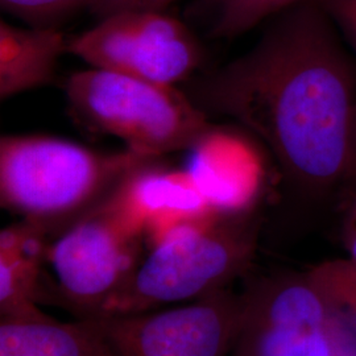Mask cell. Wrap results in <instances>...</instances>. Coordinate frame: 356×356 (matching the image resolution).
<instances>
[{"label":"cell","mask_w":356,"mask_h":356,"mask_svg":"<svg viewBox=\"0 0 356 356\" xmlns=\"http://www.w3.org/2000/svg\"><path fill=\"white\" fill-rule=\"evenodd\" d=\"M186 170L216 210L257 204V175L247 164L239 141L214 128L191 147Z\"/></svg>","instance_id":"30bf717a"},{"label":"cell","mask_w":356,"mask_h":356,"mask_svg":"<svg viewBox=\"0 0 356 356\" xmlns=\"http://www.w3.org/2000/svg\"><path fill=\"white\" fill-rule=\"evenodd\" d=\"M302 0H216L210 29L214 38L232 40L252 31Z\"/></svg>","instance_id":"5bb4252c"},{"label":"cell","mask_w":356,"mask_h":356,"mask_svg":"<svg viewBox=\"0 0 356 356\" xmlns=\"http://www.w3.org/2000/svg\"><path fill=\"white\" fill-rule=\"evenodd\" d=\"M261 227L259 204L178 225L154 243L104 317L145 313L229 289L252 266Z\"/></svg>","instance_id":"3957f363"},{"label":"cell","mask_w":356,"mask_h":356,"mask_svg":"<svg viewBox=\"0 0 356 356\" xmlns=\"http://www.w3.org/2000/svg\"><path fill=\"white\" fill-rule=\"evenodd\" d=\"M113 194L47 248L54 273L51 297L78 319L103 318L139 267L144 232Z\"/></svg>","instance_id":"8992f818"},{"label":"cell","mask_w":356,"mask_h":356,"mask_svg":"<svg viewBox=\"0 0 356 356\" xmlns=\"http://www.w3.org/2000/svg\"><path fill=\"white\" fill-rule=\"evenodd\" d=\"M347 186L356 184V104L353 113L350 135H348V154H347Z\"/></svg>","instance_id":"ffe728a7"},{"label":"cell","mask_w":356,"mask_h":356,"mask_svg":"<svg viewBox=\"0 0 356 356\" xmlns=\"http://www.w3.org/2000/svg\"><path fill=\"white\" fill-rule=\"evenodd\" d=\"M356 60V0H316Z\"/></svg>","instance_id":"e0dca14e"},{"label":"cell","mask_w":356,"mask_h":356,"mask_svg":"<svg viewBox=\"0 0 356 356\" xmlns=\"http://www.w3.org/2000/svg\"><path fill=\"white\" fill-rule=\"evenodd\" d=\"M48 234L23 220L0 234V317L38 319L47 317L38 302L42 297L40 266L45 259Z\"/></svg>","instance_id":"8fae6325"},{"label":"cell","mask_w":356,"mask_h":356,"mask_svg":"<svg viewBox=\"0 0 356 356\" xmlns=\"http://www.w3.org/2000/svg\"><path fill=\"white\" fill-rule=\"evenodd\" d=\"M127 148L95 152L74 141L45 135L0 139L1 206L51 232H64L95 210L132 173L152 164Z\"/></svg>","instance_id":"7a4b0ae2"},{"label":"cell","mask_w":356,"mask_h":356,"mask_svg":"<svg viewBox=\"0 0 356 356\" xmlns=\"http://www.w3.org/2000/svg\"><path fill=\"white\" fill-rule=\"evenodd\" d=\"M269 20L250 51L191 76L184 91L259 138L292 197L323 202L347 186L356 60L316 0Z\"/></svg>","instance_id":"6da1fadb"},{"label":"cell","mask_w":356,"mask_h":356,"mask_svg":"<svg viewBox=\"0 0 356 356\" xmlns=\"http://www.w3.org/2000/svg\"><path fill=\"white\" fill-rule=\"evenodd\" d=\"M0 7L29 26L58 28L69 16L86 8V0H0Z\"/></svg>","instance_id":"2e32d148"},{"label":"cell","mask_w":356,"mask_h":356,"mask_svg":"<svg viewBox=\"0 0 356 356\" xmlns=\"http://www.w3.org/2000/svg\"><path fill=\"white\" fill-rule=\"evenodd\" d=\"M66 51L97 69L161 85L186 82L204 61L191 29L164 11H126L67 38Z\"/></svg>","instance_id":"52a82bcc"},{"label":"cell","mask_w":356,"mask_h":356,"mask_svg":"<svg viewBox=\"0 0 356 356\" xmlns=\"http://www.w3.org/2000/svg\"><path fill=\"white\" fill-rule=\"evenodd\" d=\"M66 45L58 28H22L1 19L0 99L49 85Z\"/></svg>","instance_id":"7c38bea8"},{"label":"cell","mask_w":356,"mask_h":356,"mask_svg":"<svg viewBox=\"0 0 356 356\" xmlns=\"http://www.w3.org/2000/svg\"><path fill=\"white\" fill-rule=\"evenodd\" d=\"M338 317L356 337V264L348 257L321 261L307 270Z\"/></svg>","instance_id":"9a60e30c"},{"label":"cell","mask_w":356,"mask_h":356,"mask_svg":"<svg viewBox=\"0 0 356 356\" xmlns=\"http://www.w3.org/2000/svg\"><path fill=\"white\" fill-rule=\"evenodd\" d=\"M0 356H119L92 319H1Z\"/></svg>","instance_id":"4fadbf2b"},{"label":"cell","mask_w":356,"mask_h":356,"mask_svg":"<svg viewBox=\"0 0 356 356\" xmlns=\"http://www.w3.org/2000/svg\"><path fill=\"white\" fill-rule=\"evenodd\" d=\"M65 91L81 122L149 157L191 149L216 128L185 91L111 70L74 73Z\"/></svg>","instance_id":"277c9868"},{"label":"cell","mask_w":356,"mask_h":356,"mask_svg":"<svg viewBox=\"0 0 356 356\" xmlns=\"http://www.w3.org/2000/svg\"><path fill=\"white\" fill-rule=\"evenodd\" d=\"M241 317L231 289L185 305L92 319L119 356H229Z\"/></svg>","instance_id":"ba28073f"},{"label":"cell","mask_w":356,"mask_h":356,"mask_svg":"<svg viewBox=\"0 0 356 356\" xmlns=\"http://www.w3.org/2000/svg\"><path fill=\"white\" fill-rule=\"evenodd\" d=\"M229 356H356V337L307 272L248 281Z\"/></svg>","instance_id":"5b68a950"},{"label":"cell","mask_w":356,"mask_h":356,"mask_svg":"<svg viewBox=\"0 0 356 356\" xmlns=\"http://www.w3.org/2000/svg\"><path fill=\"white\" fill-rule=\"evenodd\" d=\"M113 197L143 232L154 238V243L178 225L216 211L186 169L165 170L156 161L132 173Z\"/></svg>","instance_id":"9c48e42d"},{"label":"cell","mask_w":356,"mask_h":356,"mask_svg":"<svg viewBox=\"0 0 356 356\" xmlns=\"http://www.w3.org/2000/svg\"><path fill=\"white\" fill-rule=\"evenodd\" d=\"M177 0H86V10L99 17L126 11H164Z\"/></svg>","instance_id":"ac0fdd59"},{"label":"cell","mask_w":356,"mask_h":356,"mask_svg":"<svg viewBox=\"0 0 356 356\" xmlns=\"http://www.w3.org/2000/svg\"><path fill=\"white\" fill-rule=\"evenodd\" d=\"M342 195V239L348 259L356 264V184L344 189Z\"/></svg>","instance_id":"d6986e66"}]
</instances>
